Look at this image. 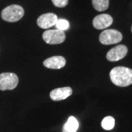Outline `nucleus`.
<instances>
[{"label":"nucleus","instance_id":"obj_14","mask_svg":"<svg viewBox=\"0 0 132 132\" xmlns=\"http://www.w3.org/2000/svg\"><path fill=\"white\" fill-rule=\"evenodd\" d=\"M57 29H60L61 31H65L69 28V22L65 19H58L57 23L55 24Z\"/></svg>","mask_w":132,"mask_h":132},{"label":"nucleus","instance_id":"obj_15","mask_svg":"<svg viewBox=\"0 0 132 132\" xmlns=\"http://www.w3.org/2000/svg\"><path fill=\"white\" fill-rule=\"evenodd\" d=\"M54 6L57 7H65L68 3V0H52Z\"/></svg>","mask_w":132,"mask_h":132},{"label":"nucleus","instance_id":"obj_10","mask_svg":"<svg viewBox=\"0 0 132 132\" xmlns=\"http://www.w3.org/2000/svg\"><path fill=\"white\" fill-rule=\"evenodd\" d=\"M65 59L61 56L49 57L43 62L44 66L50 69H60L65 65Z\"/></svg>","mask_w":132,"mask_h":132},{"label":"nucleus","instance_id":"obj_13","mask_svg":"<svg viewBox=\"0 0 132 132\" xmlns=\"http://www.w3.org/2000/svg\"><path fill=\"white\" fill-rule=\"evenodd\" d=\"M114 123H115V120L112 117L107 116L103 119L101 122V126L105 130H111L114 126Z\"/></svg>","mask_w":132,"mask_h":132},{"label":"nucleus","instance_id":"obj_1","mask_svg":"<svg viewBox=\"0 0 132 132\" xmlns=\"http://www.w3.org/2000/svg\"><path fill=\"white\" fill-rule=\"evenodd\" d=\"M112 83L119 87H127L132 84V69L126 67H115L110 71Z\"/></svg>","mask_w":132,"mask_h":132},{"label":"nucleus","instance_id":"obj_11","mask_svg":"<svg viewBox=\"0 0 132 132\" xmlns=\"http://www.w3.org/2000/svg\"><path fill=\"white\" fill-rule=\"evenodd\" d=\"M79 128L78 120L74 117H69L62 128V132H76Z\"/></svg>","mask_w":132,"mask_h":132},{"label":"nucleus","instance_id":"obj_2","mask_svg":"<svg viewBox=\"0 0 132 132\" xmlns=\"http://www.w3.org/2000/svg\"><path fill=\"white\" fill-rule=\"evenodd\" d=\"M24 15V8L18 5H12L2 11V18L7 22H16L22 19Z\"/></svg>","mask_w":132,"mask_h":132},{"label":"nucleus","instance_id":"obj_7","mask_svg":"<svg viewBox=\"0 0 132 132\" xmlns=\"http://www.w3.org/2000/svg\"><path fill=\"white\" fill-rule=\"evenodd\" d=\"M58 18L54 13H48L41 15L37 20L38 27L42 29H48L54 26L57 23Z\"/></svg>","mask_w":132,"mask_h":132},{"label":"nucleus","instance_id":"obj_9","mask_svg":"<svg viewBox=\"0 0 132 132\" xmlns=\"http://www.w3.org/2000/svg\"><path fill=\"white\" fill-rule=\"evenodd\" d=\"M73 90L70 87H60L53 90L50 93V98L53 101H62L68 98L72 95Z\"/></svg>","mask_w":132,"mask_h":132},{"label":"nucleus","instance_id":"obj_12","mask_svg":"<svg viewBox=\"0 0 132 132\" xmlns=\"http://www.w3.org/2000/svg\"><path fill=\"white\" fill-rule=\"evenodd\" d=\"M93 6L97 11H104L108 9L109 0H92Z\"/></svg>","mask_w":132,"mask_h":132},{"label":"nucleus","instance_id":"obj_16","mask_svg":"<svg viewBox=\"0 0 132 132\" xmlns=\"http://www.w3.org/2000/svg\"><path fill=\"white\" fill-rule=\"evenodd\" d=\"M131 32H132V27H131Z\"/></svg>","mask_w":132,"mask_h":132},{"label":"nucleus","instance_id":"obj_6","mask_svg":"<svg viewBox=\"0 0 132 132\" xmlns=\"http://www.w3.org/2000/svg\"><path fill=\"white\" fill-rule=\"evenodd\" d=\"M128 48L124 45H119L112 48L106 54V59L110 62H116L122 60L126 56Z\"/></svg>","mask_w":132,"mask_h":132},{"label":"nucleus","instance_id":"obj_8","mask_svg":"<svg viewBox=\"0 0 132 132\" xmlns=\"http://www.w3.org/2000/svg\"><path fill=\"white\" fill-rule=\"evenodd\" d=\"M113 22V19L108 14H101L95 16L93 21V24L97 29H104L111 26Z\"/></svg>","mask_w":132,"mask_h":132},{"label":"nucleus","instance_id":"obj_5","mask_svg":"<svg viewBox=\"0 0 132 132\" xmlns=\"http://www.w3.org/2000/svg\"><path fill=\"white\" fill-rule=\"evenodd\" d=\"M43 39L48 44H60L65 40V34L64 31L60 29H49L43 34Z\"/></svg>","mask_w":132,"mask_h":132},{"label":"nucleus","instance_id":"obj_4","mask_svg":"<svg viewBox=\"0 0 132 132\" xmlns=\"http://www.w3.org/2000/svg\"><path fill=\"white\" fill-rule=\"evenodd\" d=\"M19 84L18 76L13 73H3L0 74V90H13Z\"/></svg>","mask_w":132,"mask_h":132},{"label":"nucleus","instance_id":"obj_3","mask_svg":"<svg viewBox=\"0 0 132 132\" xmlns=\"http://www.w3.org/2000/svg\"><path fill=\"white\" fill-rule=\"evenodd\" d=\"M123 39V35L118 30L106 29L101 33L99 40L104 45H111L120 42Z\"/></svg>","mask_w":132,"mask_h":132}]
</instances>
